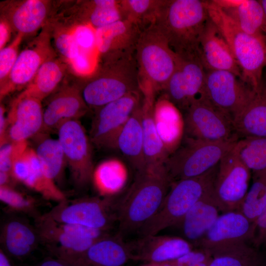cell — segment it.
<instances>
[{"label": "cell", "instance_id": "obj_1", "mask_svg": "<svg viewBox=\"0 0 266 266\" xmlns=\"http://www.w3.org/2000/svg\"><path fill=\"white\" fill-rule=\"evenodd\" d=\"M163 165L146 167L136 177L117 210L118 234L138 232L157 212L172 184Z\"/></svg>", "mask_w": 266, "mask_h": 266}, {"label": "cell", "instance_id": "obj_2", "mask_svg": "<svg viewBox=\"0 0 266 266\" xmlns=\"http://www.w3.org/2000/svg\"><path fill=\"white\" fill-rule=\"evenodd\" d=\"M209 18L206 0H164L153 25L177 56L200 57V38Z\"/></svg>", "mask_w": 266, "mask_h": 266}, {"label": "cell", "instance_id": "obj_3", "mask_svg": "<svg viewBox=\"0 0 266 266\" xmlns=\"http://www.w3.org/2000/svg\"><path fill=\"white\" fill-rule=\"evenodd\" d=\"M209 18L229 45L241 70V80L255 91L262 83L266 67V39L240 29L213 0H207Z\"/></svg>", "mask_w": 266, "mask_h": 266}, {"label": "cell", "instance_id": "obj_4", "mask_svg": "<svg viewBox=\"0 0 266 266\" xmlns=\"http://www.w3.org/2000/svg\"><path fill=\"white\" fill-rule=\"evenodd\" d=\"M218 165L200 176L172 182L159 210L138 231L140 236L157 234L176 225L197 201L213 190Z\"/></svg>", "mask_w": 266, "mask_h": 266}, {"label": "cell", "instance_id": "obj_5", "mask_svg": "<svg viewBox=\"0 0 266 266\" xmlns=\"http://www.w3.org/2000/svg\"><path fill=\"white\" fill-rule=\"evenodd\" d=\"M139 88L135 55L103 63L81 89L88 106L96 110Z\"/></svg>", "mask_w": 266, "mask_h": 266}, {"label": "cell", "instance_id": "obj_6", "mask_svg": "<svg viewBox=\"0 0 266 266\" xmlns=\"http://www.w3.org/2000/svg\"><path fill=\"white\" fill-rule=\"evenodd\" d=\"M140 89L164 91L174 71L178 56L152 25L143 30L135 52Z\"/></svg>", "mask_w": 266, "mask_h": 266}, {"label": "cell", "instance_id": "obj_7", "mask_svg": "<svg viewBox=\"0 0 266 266\" xmlns=\"http://www.w3.org/2000/svg\"><path fill=\"white\" fill-rule=\"evenodd\" d=\"M236 141L203 142L183 137L164 166L172 182L200 176L216 166Z\"/></svg>", "mask_w": 266, "mask_h": 266}, {"label": "cell", "instance_id": "obj_8", "mask_svg": "<svg viewBox=\"0 0 266 266\" xmlns=\"http://www.w3.org/2000/svg\"><path fill=\"white\" fill-rule=\"evenodd\" d=\"M183 118V137L211 143L236 141L239 139L233 118L202 96L185 111Z\"/></svg>", "mask_w": 266, "mask_h": 266}, {"label": "cell", "instance_id": "obj_9", "mask_svg": "<svg viewBox=\"0 0 266 266\" xmlns=\"http://www.w3.org/2000/svg\"><path fill=\"white\" fill-rule=\"evenodd\" d=\"M118 203L110 196L66 199L42 215L56 222L108 231L117 222Z\"/></svg>", "mask_w": 266, "mask_h": 266}, {"label": "cell", "instance_id": "obj_10", "mask_svg": "<svg viewBox=\"0 0 266 266\" xmlns=\"http://www.w3.org/2000/svg\"><path fill=\"white\" fill-rule=\"evenodd\" d=\"M251 172L234 147L220 160L214 183V194L222 213L238 210L249 189Z\"/></svg>", "mask_w": 266, "mask_h": 266}, {"label": "cell", "instance_id": "obj_11", "mask_svg": "<svg viewBox=\"0 0 266 266\" xmlns=\"http://www.w3.org/2000/svg\"><path fill=\"white\" fill-rule=\"evenodd\" d=\"M57 133L74 185L86 186L92 180L94 170L90 137L79 120L64 123Z\"/></svg>", "mask_w": 266, "mask_h": 266}, {"label": "cell", "instance_id": "obj_12", "mask_svg": "<svg viewBox=\"0 0 266 266\" xmlns=\"http://www.w3.org/2000/svg\"><path fill=\"white\" fill-rule=\"evenodd\" d=\"M140 90L131 92L96 110L90 131L92 143L115 148L117 136L131 116L141 105Z\"/></svg>", "mask_w": 266, "mask_h": 266}, {"label": "cell", "instance_id": "obj_13", "mask_svg": "<svg viewBox=\"0 0 266 266\" xmlns=\"http://www.w3.org/2000/svg\"><path fill=\"white\" fill-rule=\"evenodd\" d=\"M255 92L232 72L207 70L201 96L233 119Z\"/></svg>", "mask_w": 266, "mask_h": 266}, {"label": "cell", "instance_id": "obj_14", "mask_svg": "<svg viewBox=\"0 0 266 266\" xmlns=\"http://www.w3.org/2000/svg\"><path fill=\"white\" fill-rule=\"evenodd\" d=\"M51 43L49 29L45 27L30 44L19 53L5 83L0 87V100L18 89L25 88L40 66L56 57Z\"/></svg>", "mask_w": 266, "mask_h": 266}, {"label": "cell", "instance_id": "obj_15", "mask_svg": "<svg viewBox=\"0 0 266 266\" xmlns=\"http://www.w3.org/2000/svg\"><path fill=\"white\" fill-rule=\"evenodd\" d=\"M206 70L199 56L180 57L164 95L180 110L185 111L202 93Z\"/></svg>", "mask_w": 266, "mask_h": 266}, {"label": "cell", "instance_id": "obj_16", "mask_svg": "<svg viewBox=\"0 0 266 266\" xmlns=\"http://www.w3.org/2000/svg\"><path fill=\"white\" fill-rule=\"evenodd\" d=\"M141 32L125 19L96 29L97 50L102 63L134 55Z\"/></svg>", "mask_w": 266, "mask_h": 266}, {"label": "cell", "instance_id": "obj_17", "mask_svg": "<svg viewBox=\"0 0 266 266\" xmlns=\"http://www.w3.org/2000/svg\"><path fill=\"white\" fill-rule=\"evenodd\" d=\"M256 226L240 211L220 215L196 247L211 250L228 245L253 241Z\"/></svg>", "mask_w": 266, "mask_h": 266}, {"label": "cell", "instance_id": "obj_18", "mask_svg": "<svg viewBox=\"0 0 266 266\" xmlns=\"http://www.w3.org/2000/svg\"><path fill=\"white\" fill-rule=\"evenodd\" d=\"M8 142L26 141L43 132V110L41 101L18 95L7 115Z\"/></svg>", "mask_w": 266, "mask_h": 266}, {"label": "cell", "instance_id": "obj_19", "mask_svg": "<svg viewBox=\"0 0 266 266\" xmlns=\"http://www.w3.org/2000/svg\"><path fill=\"white\" fill-rule=\"evenodd\" d=\"M131 260L141 263H166L179 258L194 247L180 236H141L127 242Z\"/></svg>", "mask_w": 266, "mask_h": 266}, {"label": "cell", "instance_id": "obj_20", "mask_svg": "<svg viewBox=\"0 0 266 266\" xmlns=\"http://www.w3.org/2000/svg\"><path fill=\"white\" fill-rule=\"evenodd\" d=\"M11 176L37 192L45 200L58 203L66 199L65 194L44 172L33 148L28 146L13 163Z\"/></svg>", "mask_w": 266, "mask_h": 266}, {"label": "cell", "instance_id": "obj_21", "mask_svg": "<svg viewBox=\"0 0 266 266\" xmlns=\"http://www.w3.org/2000/svg\"><path fill=\"white\" fill-rule=\"evenodd\" d=\"M34 224L39 233L41 244L45 247L49 255L69 264L96 241L68 234L58 229L51 219L42 215L34 219Z\"/></svg>", "mask_w": 266, "mask_h": 266}, {"label": "cell", "instance_id": "obj_22", "mask_svg": "<svg viewBox=\"0 0 266 266\" xmlns=\"http://www.w3.org/2000/svg\"><path fill=\"white\" fill-rule=\"evenodd\" d=\"M1 249L12 260L20 262L30 258L41 244L37 229L27 219L11 217L0 231Z\"/></svg>", "mask_w": 266, "mask_h": 266}, {"label": "cell", "instance_id": "obj_23", "mask_svg": "<svg viewBox=\"0 0 266 266\" xmlns=\"http://www.w3.org/2000/svg\"><path fill=\"white\" fill-rule=\"evenodd\" d=\"M81 89L74 85H65L50 98L43 110V132L57 130L64 123L79 120L88 111Z\"/></svg>", "mask_w": 266, "mask_h": 266}, {"label": "cell", "instance_id": "obj_24", "mask_svg": "<svg viewBox=\"0 0 266 266\" xmlns=\"http://www.w3.org/2000/svg\"><path fill=\"white\" fill-rule=\"evenodd\" d=\"M200 57L206 71H229L241 79L240 69L229 45L210 18L200 38Z\"/></svg>", "mask_w": 266, "mask_h": 266}, {"label": "cell", "instance_id": "obj_25", "mask_svg": "<svg viewBox=\"0 0 266 266\" xmlns=\"http://www.w3.org/2000/svg\"><path fill=\"white\" fill-rule=\"evenodd\" d=\"M221 212L214 197V189L198 201L175 226L183 238L196 247Z\"/></svg>", "mask_w": 266, "mask_h": 266}, {"label": "cell", "instance_id": "obj_26", "mask_svg": "<svg viewBox=\"0 0 266 266\" xmlns=\"http://www.w3.org/2000/svg\"><path fill=\"white\" fill-rule=\"evenodd\" d=\"M118 233L95 242L70 264L74 266H126L131 260L127 243Z\"/></svg>", "mask_w": 266, "mask_h": 266}, {"label": "cell", "instance_id": "obj_27", "mask_svg": "<svg viewBox=\"0 0 266 266\" xmlns=\"http://www.w3.org/2000/svg\"><path fill=\"white\" fill-rule=\"evenodd\" d=\"M49 2L43 0H24L10 2L3 9L1 15L7 19L17 33L31 34L44 24Z\"/></svg>", "mask_w": 266, "mask_h": 266}, {"label": "cell", "instance_id": "obj_28", "mask_svg": "<svg viewBox=\"0 0 266 266\" xmlns=\"http://www.w3.org/2000/svg\"><path fill=\"white\" fill-rule=\"evenodd\" d=\"M153 117L158 133L169 155L177 148L183 137V115L163 94L155 100Z\"/></svg>", "mask_w": 266, "mask_h": 266}, {"label": "cell", "instance_id": "obj_29", "mask_svg": "<svg viewBox=\"0 0 266 266\" xmlns=\"http://www.w3.org/2000/svg\"><path fill=\"white\" fill-rule=\"evenodd\" d=\"M141 118L145 167L163 165L168 155L158 133L153 117L156 94L150 89L141 90Z\"/></svg>", "mask_w": 266, "mask_h": 266}, {"label": "cell", "instance_id": "obj_30", "mask_svg": "<svg viewBox=\"0 0 266 266\" xmlns=\"http://www.w3.org/2000/svg\"><path fill=\"white\" fill-rule=\"evenodd\" d=\"M213 1L243 31L266 39V17L259 0H215Z\"/></svg>", "mask_w": 266, "mask_h": 266}, {"label": "cell", "instance_id": "obj_31", "mask_svg": "<svg viewBox=\"0 0 266 266\" xmlns=\"http://www.w3.org/2000/svg\"><path fill=\"white\" fill-rule=\"evenodd\" d=\"M233 122L239 139L266 138V95L255 92Z\"/></svg>", "mask_w": 266, "mask_h": 266}, {"label": "cell", "instance_id": "obj_32", "mask_svg": "<svg viewBox=\"0 0 266 266\" xmlns=\"http://www.w3.org/2000/svg\"><path fill=\"white\" fill-rule=\"evenodd\" d=\"M141 107V105L123 126L115 143V148L120 151L137 171L145 168Z\"/></svg>", "mask_w": 266, "mask_h": 266}, {"label": "cell", "instance_id": "obj_33", "mask_svg": "<svg viewBox=\"0 0 266 266\" xmlns=\"http://www.w3.org/2000/svg\"><path fill=\"white\" fill-rule=\"evenodd\" d=\"M209 251L212 260L209 266H266V257L247 243L228 245Z\"/></svg>", "mask_w": 266, "mask_h": 266}, {"label": "cell", "instance_id": "obj_34", "mask_svg": "<svg viewBox=\"0 0 266 266\" xmlns=\"http://www.w3.org/2000/svg\"><path fill=\"white\" fill-rule=\"evenodd\" d=\"M65 66L56 57L46 61L39 68L32 81L19 95L42 101L51 94L61 83Z\"/></svg>", "mask_w": 266, "mask_h": 266}, {"label": "cell", "instance_id": "obj_35", "mask_svg": "<svg viewBox=\"0 0 266 266\" xmlns=\"http://www.w3.org/2000/svg\"><path fill=\"white\" fill-rule=\"evenodd\" d=\"M35 137L36 141L34 150L44 172L55 183L60 181L66 164L58 139L41 133Z\"/></svg>", "mask_w": 266, "mask_h": 266}, {"label": "cell", "instance_id": "obj_36", "mask_svg": "<svg viewBox=\"0 0 266 266\" xmlns=\"http://www.w3.org/2000/svg\"><path fill=\"white\" fill-rule=\"evenodd\" d=\"M126 177L124 164L115 159L100 163L94 170L92 180L98 191L104 197L109 196L120 189Z\"/></svg>", "mask_w": 266, "mask_h": 266}, {"label": "cell", "instance_id": "obj_37", "mask_svg": "<svg viewBox=\"0 0 266 266\" xmlns=\"http://www.w3.org/2000/svg\"><path fill=\"white\" fill-rule=\"evenodd\" d=\"M164 0H119L123 19L138 26L141 31L154 24Z\"/></svg>", "mask_w": 266, "mask_h": 266}, {"label": "cell", "instance_id": "obj_38", "mask_svg": "<svg viewBox=\"0 0 266 266\" xmlns=\"http://www.w3.org/2000/svg\"><path fill=\"white\" fill-rule=\"evenodd\" d=\"M252 173L251 186L238 210L256 224L266 205V168Z\"/></svg>", "mask_w": 266, "mask_h": 266}, {"label": "cell", "instance_id": "obj_39", "mask_svg": "<svg viewBox=\"0 0 266 266\" xmlns=\"http://www.w3.org/2000/svg\"><path fill=\"white\" fill-rule=\"evenodd\" d=\"M83 6L84 23L95 29L123 19L119 0H89Z\"/></svg>", "mask_w": 266, "mask_h": 266}, {"label": "cell", "instance_id": "obj_40", "mask_svg": "<svg viewBox=\"0 0 266 266\" xmlns=\"http://www.w3.org/2000/svg\"><path fill=\"white\" fill-rule=\"evenodd\" d=\"M234 149L251 172L266 168V138L239 139Z\"/></svg>", "mask_w": 266, "mask_h": 266}, {"label": "cell", "instance_id": "obj_41", "mask_svg": "<svg viewBox=\"0 0 266 266\" xmlns=\"http://www.w3.org/2000/svg\"><path fill=\"white\" fill-rule=\"evenodd\" d=\"M0 200L12 211L27 214L34 219L41 215L37 212L38 203L34 198L12 186H0Z\"/></svg>", "mask_w": 266, "mask_h": 266}, {"label": "cell", "instance_id": "obj_42", "mask_svg": "<svg viewBox=\"0 0 266 266\" xmlns=\"http://www.w3.org/2000/svg\"><path fill=\"white\" fill-rule=\"evenodd\" d=\"M72 33L77 51L99 57L95 28L82 23L72 29Z\"/></svg>", "mask_w": 266, "mask_h": 266}, {"label": "cell", "instance_id": "obj_43", "mask_svg": "<svg viewBox=\"0 0 266 266\" xmlns=\"http://www.w3.org/2000/svg\"><path fill=\"white\" fill-rule=\"evenodd\" d=\"M24 36L17 33L12 42L0 50V87L6 81L19 55V48Z\"/></svg>", "mask_w": 266, "mask_h": 266}, {"label": "cell", "instance_id": "obj_44", "mask_svg": "<svg viewBox=\"0 0 266 266\" xmlns=\"http://www.w3.org/2000/svg\"><path fill=\"white\" fill-rule=\"evenodd\" d=\"M28 141L8 142L0 146V171L10 173L14 162L28 147Z\"/></svg>", "mask_w": 266, "mask_h": 266}, {"label": "cell", "instance_id": "obj_45", "mask_svg": "<svg viewBox=\"0 0 266 266\" xmlns=\"http://www.w3.org/2000/svg\"><path fill=\"white\" fill-rule=\"evenodd\" d=\"M212 260L209 250L201 247H194L179 258L167 263L173 266H209Z\"/></svg>", "mask_w": 266, "mask_h": 266}, {"label": "cell", "instance_id": "obj_46", "mask_svg": "<svg viewBox=\"0 0 266 266\" xmlns=\"http://www.w3.org/2000/svg\"><path fill=\"white\" fill-rule=\"evenodd\" d=\"M55 44L58 52L68 63L77 53L72 30L59 32L55 37Z\"/></svg>", "mask_w": 266, "mask_h": 266}, {"label": "cell", "instance_id": "obj_47", "mask_svg": "<svg viewBox=\"0 0 266 266\" xmlns=\"http://www.w3.org/2000/svg\"><path fill=\"white\" fill-rule=\"evenodd\" d=\"M256 233L253 241L255 247L266 244V205L257 220Z\"/></svg>", "mask_w": 266, "mask_h": 266}, {"label": "cell", "instance_id": "obj_48", "mask_svg": "<svg viewBox=\"0 0 266 266\" xmlns=\"http://www.w3.org/2000/svg\"><path fill=\"white\" fill-rule=\"evenodd\" d=\"M12 28L3 16H0V50L6 46L10 38Z\"/></svg>", "mask_w": 266, "mask_h": 266}, {"label": "cell", "instance_id": "obj_49", "mask_svg": "<svg viewBox=\"0 0 266 266\" xmlns=\"http://www.w3.org/2000/svg\"><path fill=\"white\" fill-rule=\"evenodd\" d=\"M23 266H74L72 265L50 255L31 264H24Z\"/></svg>", "mask_w": 266, "mask_h": 266}, {"label": "cell", "instance_id": "obj_50", "mask_svg": "<svg viewBox=\"0 0 266 266\" xmlns=\"http://www.w3.org/2000/svg\"><path fill=\"white\" fill-rule=\"evenodd\" d=\"M7 115L5 114V109L3 105L0 106V145L1 146L5 143L8 142L7 139Z\"/></svg>", "mask_w": 266, "mask_h": 266}, {"label": "cell", "instance_id": "obj_51", "mask_svg": "<svg viewBox=\"0 0 266 266\" xmlns=\"http://www.w3.org/2000/svg\"><path fill=\"white\" fill-rule=\"evenodd\" d=\"M0 266H14L11 259L1 249L0 250Z\"/></svg>", "mask_w": 266, "mask_h": 266}, {"label": "cell", "instance_id": "obj_52", "mask_svg": "<svg viewBox=\"0 0 266 266\" xmlns=\"http://www.w3.org/2000/svg\"><path fill=\"white\" fill-rule=\"evenodd\" d=\"M11 179H13L12 176L10 173L0 171V186H11L9 184Z\"/></svg>", "mask_w": 266, "mask_h": 266}, {"label": "cell", "instance_id": "obj_53", "mask_svg": "<svg viewBox=\"0 0 266 266\" xmlns=\"http://www.w3.org/2000/svg\"><path fill=\"white\" fill-rule=\"evenodd\" d=\"M137 266H173L167 263H141Z\"/></svg>", "mask_w": 266, "mask_h": 266}, {"label": "cell", "instance_id": "obj_54", "mask_svg": "<svg viewBox=\"0 0 266 266\" xmlns=\"http://www.w3.org/2000/svg\"><path fill=\"white\" fill-rule=\"evenodd\" d=\"M259 1L262 6L265 14L266 17V0H259Z\"/></svg>", "mask_w": 266, "mask_h": 266}, {"label": "cell", "instance_id": "obj_55", "mask_svg": "<svg viewBox=\"0 0 266 266\" xmlns=\"http://www.w3.org/2000/svg\"><path fill=\"white\" fill-rule=\"evenodd\" d=\"M260 90L266 95V81L265 83L262 82Z\"/></svg>", "mask_w": 266, "mask_h": 266}, {"label": "cell", "instance_id": "obj_56", "mask_svg": "<svg viewBox=\"0 0 266 266\" xmlns=\"http://www.w3.org/2000/svg\"><path fill=\"white\" fill-rule=\"evenodd\" d=\"M265 36H266V33H265Z\"/></svg>", "mask_w": 266, "mask_h": 266}, {"label": "cell", "instance_id": "obj_57", "mask_svg": "<svg viewBox=\"0 0 266 266\" xmlns=\"http://www.w3.org/2000/svg\"></svg>", "mask_w": 266, "mask_h": 266}, {"label": "cell", "instance_id": "obj_58", "mask_svg": "<svg viewBox=\"0 0 266 266\" xmlns=\"http://www.w3.org/2000/svg\"></svg>", "mask_w": 266, "mask_h": 266}]
</instances>
